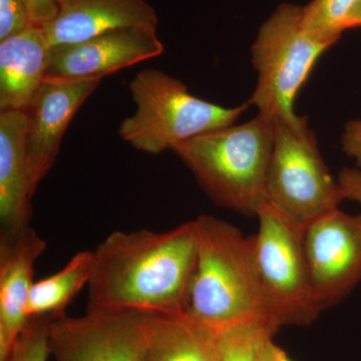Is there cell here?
Wrapping results in <instances>:
<instances>
[{
	"instance_id": "cell-1",
	"label": "cell",
	"mask_w": 361,
	"mask_h": 361,
	"mask_svg": "<svg viewBox=\"0 0 361 361\" xmlns=\"http://www.w3.org/2000/svg\"><path fill=\"white\" fill-rule=\"evenodd\" d=\"M92 253L87 311L186 312L196 267L194 221L166 232H113Z\"/></svg>"
},
{
	"instance_id": "cell-2",
	"label": "cell",
	"mask_w": 361,
	"mask_h": 361,
	"mask_svg": "<svg viewBox=\"0 0 361 361\" xmlns=\"http://www.w3.org/2000/svg\"><path fill=\"white\" fill-rule=\"evenodd\" d=\"M196 267L186 312L216 331L271 320L259 283L253 239L211 215L194 220Z\"/></svg>"
},
{
	"instance_id": "cell-3",
	"label": "cell",
	"mask_w": 361,
	"mask_h": 361,
	"mask_svg": "<svg viewBox=\"0 0 361 361\" xmlns=\"http://www.w3.org/2000/svg\"><path fill=\"white\" fill-rule=\"evenodd\" d=\"M274 135L275 120L257 114L249 122L196 135L171 151L216 205L257 216L267 203Z\"/></svg>"
},
{
	"instance_id": "cell-4",
	"label": "cell",
	"mask_w": 361,
	"mask_h": 361,
	"mask_svg": "<svg viewBox=\"0 0 361 361\" xmlns=\"http://www.w3.org/2000/svg\"><path fill=\"white\" fill-rule=\"evenodd\" d=\"M137 110L123 118L118 135L137 151L159 155L196 135L235 125L249 108L204 101L190 94L178 78L156 68H145L130 80Z\"/></svg>"
},
{
	"instance_id": "cell-5",
	"label": "cell",
	"mask_w": 361,
	"mask_h": 361,
	"mask_svg": "<svg viewBox=\"0 0 361 361\" xmlns=\"http://www.w3.org/2000/svg\"><path fill=\"white\" fill-rule=\"evenodd\" d=\"M341 37L314 32L303 23V7L280 4L263 23L252 44L257 85L249 104L275 121L300 120L294 103L316 61Z\"/></svg>"
},
{
	"instance_id": "cell-6",
	"label": "cell",
	"mask_w": 361,
	"mask_h": 361,
	"mask_svg": "<svg viewBox=\"0 0 361 361\" xmlns=\"http://www.w3.org/2000/svg\"><path fill=\"white\" fill-rule=\"evenodd\" d=\"M253 256L259 283L275 326H306L322 311L311 281L304 230L266 203L257 216Z\"/></svg>"
},
{
	"instance_id": "cell-7",
	"label": "cell",
	"mask_w": 361,
	"mask_h": 361,
	"mask_svg": "<svg viewBox=\"0 0 361 361\" xmlns=\"http://www.w3.org/2000/svg\"><path fill=\"white\" fill-rule=\"evenodd\" d=\"M266 194L270 205L304 231L344 200L306 116L294 123L275 121Z\"/></svg>"
},
{
	"instance_id": "cell-8",
	"label": "cell",
	"mask_w": 361,
	"mask_h": 361,
	"mask_svg": "<svg viewBox=\"0 0 361 361\" xmlns=\"http://www.w3.org/2000/svg\"><path fill=\"white\" fill-rule=\"evenodd\" d=\"M304 249L316 295L324 310L361 281V215L339 209L304 232Z\"/></svg>"
},
{
	"instance_id": "cell-9",
	"label": "cell",
	"mask_w": 361,
	"mask_h": 361,
	"mask_svg": "<svg viewBox=\"0 0 361 361\" xmlns=\"http://www.w3.org/2000/svg\"><path fill=\"white\" fill-rule=\"evenodd\" d=\"M164 51L157 26L116 28L78 44L51 47L45 80H103Z\"/></svg>"
},
{
	"instance_id": "cell-10",
	"label": "cell",
	"mask_w": 361,
	"mask_h": 361,
	"mask_svg": "<svg viewBox=\"0 0 361 361\" xmlns=\"http://www.w3.org/2000/svg\"><path fill=\"white\" fill-rule=\"evenodd\" d=\"M142 312L59 316L52 322L49 351L56 361H140Z\"/></svg>"
},
{
	"instance_id": "cell-11",
	"label": "cell",
	"mask_w": 361,
	"mask_h": 361,
	"mask_svg": "<svg viewBox=\"0 0 361 361\" xmlns=\"http://www.w3.org/2000/svg\"><path fill=\"white\" fill-rule=\"evenodd\" d=\"M101 78L44 80L27 110L28 173L33 196L54 167L66 129Z\"/></svg>"
},
{
	"instance_id": "cell-12",
	"label": "cell",
	"mask_w": 361,
	"mask_h": 361,
	"mask_svg": "<svg viewBox=\"0 0 361 361\" xmlns=\"http://www.w3.org/2000/svg\"><path fill=\"white\" fill-rule=\"evenodd\" d=\"M47 243L32 227L0 238V361H6L27 322L35 264Z\"/></svg>"
},
{
	"instance_id": "cell-13",
	"label": "cell",
	"mask_w": 361,
	"mask_h": 361,
	"mask_svg": "<svg viewBox=\"0 0 361 361\" xmlns=\"http://www.w3.org/2000/svg\"><path fill=\"white\" fill-rule=\"evenodd\" d=\"M58 14L42 25L49 49L78 44L116 28L158 27V16L146 0H58Z\"/></svg>"
},
{
	"instance_id": "cell-14",
	"label": "cell",
	"mask_w": 361,
	"mask_h": 361,
	"mask_svg": "<svg viewBox=\"0 0 361 361\" xmlns=\"http://www.w3.org/2000/svg\"><path fill=\"white\" fill-rule=\"evenodd\" d=\"M26 134L25 111H0V238H11L30 227L33 195Z\"/></svg>"
},
{
	"instance_id": "cell-15",
	"label": "cell",
	"mask_w": 361,
	"mask_h": 361,
	"mask_svg": "<svg viewBox=\"0 0 361 361\" xmlns=\"http://www.w3.org/2000/svg\"><path fill=\"white\" fill-rule=\"evenodd\" d=\"M140 361H220V332L187 312L142 313Z\"/></svg>"
},
{
	"instance_id": "cell-16",
	"label": "cell",
	"mask_w": 361,
	"mask_h": 361,
	"mask_svg": "<svg viewBox=\"0 0 361 361\" xmlns=\"http://www.w3.org/2000/svg\"><path fill=\"white\" fill-rule=\"evenodd\" d=\"M49 51L42 26L0 42V111L27 110L44 84Z\"/></svg>"
},
{
	"instance_id": "cell-17",
	"label": "cell",
	"mask_w": 361,
	"mask_h": 361,
	"mask_svg": "<svg viewBox=\"0 0 361 361\" xmlns=\"http://www.w3.org/2000/svg\"><path fill=\"white\" fill-rule=\"evenodd\" d=\"M94 267L92 251H80L66 263L63 269L51 276L35 282L30 290L27 317L66 314L71 300L89 285Z\"/></svg>"
},
{
	"instance_id": "cell-18",
	"label": "cell",
	"mask_w": 361,
	"mask_h": 361,
	"mask_svg": "<svg viewBox=\"0 0 361 361\" xmlns=\"http://www.w3.org/2000/svg\"><path fill=\"white\" fill-rule=\"evenodd\" d=\"M277 331L266 323H249L220 332V361H259L263 344Z\"/></svg>"
},
{
	"instance_id": "cell-19",
	"label": "cell",
	"mask_w": 361,
	"mask_h": 361,
	"mask_svg": "<svg viewBox=\"0 0 361 361\" xmlns=\"http://www.w3.org/2000/svg\"><path fill=\"white\" fill-rule=\"evenodd\" d=\"M56 318L58 317L52 315L28 318L6 361H47L51 355L49 334Z\"/></svg>"
},
{
	"instance_id": "cell-20",
	"label": "cell",
	"mask_w": 361,
	"mask_h": 361,
	"mask_svg": "<svg viewBox=\"0 0 361 361\" xmlns=\"http://www.w3.org/2000/svg\"><path fill=\"white\" fill-rule=\"evenodd\" d=\"M357 0H312L303 6V23L314 32L341 37L346 20Z\"/></svg>"
},
{
	"instance_id": "cell-21",
	"label": "cell",
	"mask_w": 361,
	"mask_h": 361,
	"mask_svg": "<svg viewBox=\"0 0 361 361\" xmlns=\"http://www.w3.org/2000/svg\"><path fill=\"white\" fill-rule=\"evenodd\" d=\"M35 25L23 0H0V42Z\"/></svg>"
},
{
	"instance_id": "cell-22",
	"label": "cell",
	"mask_w": 361,
	"mask_h": 361,
	"mask_svg": "<svg viewBox=\"0 0 361 361\" xmlns=\"http://www.w3.org/2000/svg\"><path fill=\"white\" fill-rule=\"evenodd\" d=\"M342 149L361 170V120L349 121L341 137Z\"/></svg>"
},
{
	"instance_id": "cell-23",
	"label": "cell",
	"mask_w": 361,
	"mask_h": 361,
	"mask_svg": "<svg viewBox=\"0 0 361 361\" xmlns=\"http://www.w3.org/2000/svg\"><path fill=\"white\" fill-rule=\"evenodd\" d=\"M337 183L343 195L344 200L357 202L361 205V170L358 168L341 169Z\"/></svg>"
},
{
	"instance_id": "cell-24",
	"label": "cell",
	"mask_w": 361,
	"mask_h": 361,
	"mask_svg": "<svg viewBox=\"0 0 361 361\" xmlns=\"http://www.w3.org/2000/svg\"><path fill=\"white\" fill-rule=\"evenodd\" d=\"M30 11L33 25L42 26L58 14V0H23Z\"/></svg>"
},
{
	"instance_id": "cell-25",
	"label": "cell",
	"mask_w": 361,
	"mask_h": 361,
	"mask_svg": "<svg viewBox=\"0 0 361 361\" xmlns=\"http://www.w3.org/2000/svg\"><path fill=\"white\" fill-rule=\"evenodd\" d=\"M259 361H292L283 349L273 341V337L267 339L261 349Z\"/></svg>"
},
{
	"instance_id": "cell-26",
	"label": "cell",
	"mask_w": 361,
	"mask_h": 361,
	"mask_svg": "<svg viewBox=\"0 0 361 361\" xmlns=\"http://www.w3.org/2000/svg\"><path fill=\"white\" fill-rule=\"evenodd\" d=\"M361 26V0H357L351 11H349L346 20V30L360 27Z\"/></svg>"
}]
</instances>
